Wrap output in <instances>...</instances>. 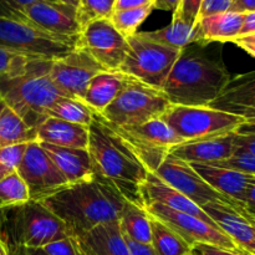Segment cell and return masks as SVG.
I'll list each match as a JSON object with an SVG mask.
<instances>
[{"mask_svg": "<svg viewBox=\"0 0 255 255\" xmlns=\"http://www.w3.org/2000/svg\"><path fill=\"white\" fill-rule=\"evenodd\" d=\"M76 49L87 52L106 71H119L128 52V42L115 29L111 20L100 19L82 27Z\"/></svg>", "mask_w": 255, "mask_h": 255, "instance_id": "obj_11", "label": "cell"}, {"mask_svg": "<svg viewBox=\"0 0 255 255\" xmlns=\"http://www.w3.org/2000/svg\"><path fill=\"white\" fill-rule=\"evenodd\" d=\"M31 57L36 56H31V55L24 54V52L14 51V50L0 46V76L10 74Z\"/></svg>", "mask_w": 255, "mask_h": 255, "instance_id": "obj_37", "label": "cell"}, {"mask_svg": "<svg viewBox=\"0 0 255 255\" xmlns=\"http://www.w3.org/2000/svg\"><path fill=\"white\" fill-rule=\"evenodd\" d=\"M147 214L158 219L176 232L193 248L196 244H212L229 251H241L234 242L219 228L191 214L174 211L158 203H149L143 207Z\"/></svg>", "mask_w": 255, "mask_h": 255, "instance_id": "obj_12", "label": "cell"}, {"mask_svg": "<svg viewBox=\"0 0 255 255\" xmlns=\"http://www.w3.org/2000/svg\"><path fill=\"white\" fill-rule=\"evenodd\" d=\"M57 1L65 2V4H70L72 5V6H76V7H77V4H79V0H57Z\"/></svg>", "mask_w": 255, "mask_h": 255, "instance_id": "obj_56", "label": "cell"}, {"mask_svg": "<svg viewBox=\"0 0 255 255\" xmlns=\"http://www.w3.org/2000/svg\"><path fill=\"white\" fill-rule=\"evenodd\" d=\"M243 206L249 214L255 217V176H253V178H252L251 183L248 186V189H247Z\"/></svg>", "mask_w": 255, "mask_h": 255, "instance_id": "obj_45", "label": "cell"}, {"mask_svg": "<svg viewBox=\"0 0 255 255\" xmlns=\"http://www.w3.org/2000/svg\"><path fill=\"white\" fill-rule=\"evenodd\" d=\"M39 1H56V0H0V11L12 15H22L24 9Z\"/></svg>", "mask_w": 255, "mask_h": 255, "instance_id": "obj_41", "label": "cell"}, {"mask_svg": "<svg viewBox=\"0 0 255 255\" xmlns=\"http://www.w3.org/2000/svg\"><path fill=\"white\" fill-rule=\"evenodd\" d=\"M96 112L90 109L84 101L70 97H61L47 112V117L62 120L71 124L89 127L94 121Z\"/></svg>", "mask_w": 255, "mask_h": 255, "instance_id": "obj_31", "label": "cell"}, {"mask_svg": "<svg viewBox=\"0 0 255 255\" xmlns=\"http://www.w3.org/2000/svg\"><path fill=\"white\" fill-rule=\"evenodd\" d=\"M234 44H238V42H244V44H252L255 45V34L251 35H244V36H239L234 40Z\"/></svg>", "mask_w": 255, "mask_h": 255, "instance_id": "obj_53", "label": "cell"}, {"mask_svg": "<svg viewBox=\"0 0 255 255\" xmlns=\"http://www.w3.org/2000/svg\"><path fill=\"white\" fill-rule=\"evenodd\" d=\"M109 125L149 172L157 171L173 147L184 143L161 119L136 126H116L110 122Z\"/></svg>", "mask_w": 255, "mask_h": 255, "instance_id": "obj_9", "label": "cell"}, {"mask_svg": "<svg viewBox=\"0 0 255 255\" xmlns=\"http://www.w3.org/2000/svg\"><path fill=\"white\" fill-rule=\"evenodd\" d=\"M229 11L241 12V14L255 11V0H232Z\"/></svg>", "mask_w": 255, "mask_h": 255, "instance_id": "obj_47", "label": "cell"}, {"mask_svg": "<svg viewBox=\"0 0 255 255\" xmlns=\"http://www.w3.org/2000/svg\"><path fill=\"white\" fill-rule=\"evenodd\" d=\"M37 141L36 128L30 127L16 112L0 100V148Z\"/></svg>", "mask_w": 255, "mask_h": 255, "instance_id": "obj_27", "label": "cell"}, {"mask_svg": "<svg viewBox=\"0 0 255 255\" xmlns=\"http://www.w3.org/2000/svg\"><path fill=\"white\" fill-rule=\"evenodd\" d=\"M152 10H153V5H147V6L129 10H120V11L112 12L110 20H111L115 29L122 36L128 39V37L133 36L136 34L137 29L149 16Z\"/></svg>", "mask_w": 255, "mask_h": 255, "instance_id": "obj_33", "label": "cell"}, {"mask_svg": "<svg viewBox=\"0 0 255 255\" xmlns=\"http://www.w3.org/2000/svg\"><path fill=\"white\" fill-rule=\"evenodd\" d=\"M233 133L211 139L184 142L173 147L169 154L188 163H214L231 158L234 154Z\"/></svg>", "mask_w": 255, "mask_h": 255, "instance_id": "obj_20", "label": "cell"}, {"mask_svg": "<svg viewBox=\"0 0 255 255\" xmlns=\"http://www.w3.org/2000/svg\"><path fill=\"white\" fill-rule=\"evenodd\" d=\"M192 255H194V254H193V253H192Z\"/></svg>", "mask_w": 255, "mask_h": 255, "instance_id": "obj_60", "label": "cell"}, {"mask_svg": "<svg viewBox=\"0 0 255 255\" xmlns=\"http://www.w3.org/2000/svg\"><path fill=\"white\" fill-rule=\"evenodd\" d=\"M239 47H242V49L244 50V51L248 52L249 55H252V56L255 57V45H252V44H244V42H238Z\"/></svg>", "mask_w": 255, "mask_h": 255, "instance_id": "obj_54", "label": "cell"}, {"mask_svg": "<svg viewBox=\"0 0 255 255\" xmlns=\"http://www.w3.org/2000/svg\"><path fill=\"white\" fill-rule=\"evenodd\" d=\"M202 209L242 252L255 255V217L246 211L243 204L213 202L207 203Z\"/></svg>", "mask_w": 255, "mask_h": 255, "instance_id": "obj_16", "label": "cell"}, {"mask_svg": "<svg viewBox=\"0 0 255 255\" xmlns=\"http://www.w3.org/2000/svg\"><path fill=\"white\" fill-rule=\"evenodd\" d=\"M154 174L166 182L172 188L181 192L183 196L191 199L193 203L202 208L207 203L221 202V203L238 204V202L223 196L212 188L198 173L193 169L191 163L177 157L168 154ZM242 204V203H241Z\"/></svg>", "mask_w": 255, "mask_h": 255, "instance_id": "obj_14", "label": "cell"}, {"mask_svg": "<svg viewBox=\"0 0 255 255\" xmlns=\"http://www.w3.org/2000/svg\"><path fill=\"white\" fill-rule=\"evenodd\" d=\"M169 106L171 102L162 89L126 75L124 87L116 99L97 115L116 126H136L161 119Z\"/></svg>", "mask_w": 255, "mask_h": 255, "instance_id": "obj_6", "label": "cell"}, {"mask_svg": "<svg viewBox=\"0 0 255 255\" xmlns=\"http://www.w3.org/2000/svg\"><path fill=\"white\" fill-rule=\"evenodd\" d=\"M124 236V234H122ZM125 242H126V246L128 248V252L131 255H157L154 249L152 248L151 244H141L137 243V242L132 241V239L125 237Z\"/></svg>", "mask_w": 255, "mask_h": 255, "instance_id": "obj_44", "label": "cell"}, {"mask_svg": "<svg viewBox=\"0 0 255 255\" xmlns=\"http://www.w3.org/2000/svg\"><path fill=\"white\" fill-rule=\"evenodd\" d=\"M116 0H79L76 7L77 21L81 29L90 22L100 19H110Z\"/></svg>", "mask_w": 255, "mask_h": 255, "instance_id": "obj_34", "label": "cell"}, {"mask_svg": "<svg viewBox=\"0 0 255 255\" xmlns=\"http://www.w3.org/2000/svg\"><path fill=\"white\" fill-rule=\"evenodd\" d=\"M27 144V143H26ZM26 144L0 148V181L17 169Z\"/></svg>", "mask_w": 255, "mask_h": 255, "instance_id": "obj_35", "label": "cell"}, {"mask_svg": "<svg viewBox=\"0 0 255 255\" xmlns=\"http://www.w3.org/2000/svg\"><path fill=\"white\" fill-rule=\"evenodd\" d=\"M148 1H151V2H153V1H154V0H148Z\"/></svg>", "mask_w": 255, "mask_h": 255, "instance_id": "obj_58", "label": "cell"}, {"mask_svg": "<svg viewBox=\"0 0 255 255\" xmlns=\"http://www.w3.org/2000/svg\"><path fill=\"white\" fill-rule=\"evenodd\" d=\"M147 5H153V2L148 1V0H116L114 11L136 9V7L147 6Z\"/></svg>", "mask_w": 255, "mask_h": 255, "instance_id": "obj_46", "label": "cell"}, {"mask_svg": "<svg viewBox=\"0 0 255 255\" xmlns=\"http://www.w3.org/2000/svg\"><path fill=\"white\" fill-rule=\"evenodd\" d=\"M209 164L211 166L234 169V171L242 172V173L255 176V156H252V154L234 153L231 158Z\"/></svg>", "mask_w": 255, "mask_h": 255, "instance_id": "obj_36", "label": "cell"}, {"mask_svg": "<svg viewBox=\"0 0 255 255\" xmlns=\"http://www.w3.org/2000/svg\"><path fill=\"white\" fill-rule=\"evenodd\" d=\"M186 255H192V252H191V253H189V254H186Z\"/></svg>", "mask_w": 255, "mask_h": 255, "instance_id": "obj_59", "label": "cell"}, {"mask_svg": "<svg viewBox=\"0 0 255 255\" xmlns=\"http://www.w3.org/2000/svg\"><path fill=\"white\" fill-rule=\"evenodd\" d=\"M39 143L69 184L84 181L94 174L91 158L87 149L59 147L45 142Z\"/></svg>", "mask_w": 255, "mask_h": 255, "instance_id": "obj_21", "label": "cell"}, {"mask_svg": "<svg viewBox=\"0 0 255 255\" xmlns=\"http://www.w3.org/2000/svg\"><path fill=\"white\" fill-rule=\"evenodd\" d=\"M40 202L64 222L72 237L119 221L127 203L114 184L95 172L90 178L69 184Z\"/></svg>", "mask_w": 255, "mask_h": 255, "instance_id": "obj_1", "label": "cell"}, {"mask_svg": "<svg viewBox=\"0 0 255 255\" xmlns=\"http://www.w3.org/2000/svg\"><path fill=\"white\" fill-rule=\"evenodd\" d=\"M193 25L187 24L177 16H172L171 24L167 26L153 31H137V34L156 44L183 51L186 47L193 44Z\"/></svg>", "mask_w": 255, "mask_h": 255, "instance_id": "obj_28", "label": "cell"}, {"mask_svg": "<svg viewBox=\"0 0 255 255\" xmlns=\"http://www.w3.org/2000/svg\"><path fill=\"white\" fill-rule=\"evenodd\" d=\"M51 64L52 60L31 57L10 74L0 76V100L32 128H37L55 102L65 97L50 76Z\"/></svg>", "mask_w": 255, "mask_h": 255, "instance_id": "obj_4", "label": "cell"}, {"mask_svg": "<svg viewBox=\"0 0 255 255\" xmlns=\"http://www.w3.org/2000/svg\"><path fill=\"white\" fill-rule=\"evenodd\" d=\"M121 233L141 244H151V218L143 207L127 202L119 219Z\"/></svg>", "mask_w": 255, "mask_h": 255, "instance_id": "obj_29", "label": "cell"}, {"mask_svg": "<svg viewBox=\"0 0 255 255\" xmlns=\"http://www.w3.org/2000/svg\"><path fill=\"white\" fill-rule=\"evenodd\" d=\"M16 171L26 183L31 201L40 202L69 186L39 141L26 144Z\"/></svg>", "mask_w": 255, "mask_h": 255, "instance_id": "obj_13", "label": "cell"}, {"mask_svg": "<svg viewBox=\"0 0 255 255\" xmlns=\"http://www.w3.org/2000/svg\"><path fill=\"white\" fill-rule=\"evenodd\" d=\"M194 171L213 189L223 196L243 204L247 189L253 176L204 163H191Z\"/></svg>", "mask_w": 255, "mask_h": 255, "instance_id": "obj_22", "label": "cell"}, {"mask_svg": "<svg viewBox=\"0 0 255 255\" xmlns=\"http://www.w3.org/2000/svg\"><path fill=\"white\" fill-rule=\"evenodd\" d=\"M141 197L142 201H143V207L149 203H158L174 209V211L191 214V216L197 217V218L202 219L209 224L218 226L201 207L193 203L191 199L183 196L181 192L168 186L153 172L147 173L146 181L141 186Z\"/></svg>", "mask_w": 255, "mask_h": 255, "instance_id": "obj_18", "label": "cell"}, {"mask_svg": "<svg viewBox=\"0 0 255 255\" xmlns=\"http://www.w3.org/2000/svg\"><path fill=\"white\" fill-rule=\"evenodd\" d=\"M87 151L97 176L114 184L127 202L143 207L141 186L149 171L109 122L97 114L89 126Z\"/></svg>", "mask_w": 255, "mask_h": 255, "instance_id": "obj_2", "label": "cell"}, {"mask_svg": "<svg viewBox=\"0 0 255 255\" xmlns=\"http://www.w3.org/2000/svg\"><path fill=\"white\" fill-rule=\"evenodd\" d=\"M1 224H2V211H0V231H1Z\"/></svg>", "mask_w": 255, "mask_h": 255, "instance_id": "obj_57", "label": "cell"}, {"mask_svg": "<svg viewBox=\"0 0 255 255\" xmlns=\"http://www.w3.org/2000/svg\"><path fill=\"white\" fill-rule=\"evenodd\" d=\"M0 255H10V249L6 242L0 237Z\"/></svg>", "mask_w": 255, "mask_h": 255, "instance_id": "obj_55", "label": "cell"}, {"mask_svg": "<svg viewBox=\"0 0 255 255\" xmlns=\"http://www.w3.org/2000/svg\"><path fill=\"white\" fill-rule=\"evenodd\" d=\"M237 133H251V134H255V125L252 124H246L244 122L238 129H237Z\"/></svg>", "mask_w": 255, "mask_h": 255, "instance_id": "obj_52", "label": "cell"}, {"mask_svg": "<svg viewBox=\"0 0 255 255\" xmlns=\"http://www.w3.org/2000/svg\"><path fill=\"white\" fill-rule=\"evenodd\" d=\"M255 105V70L232 77L218 99L209 107L236 114L238 110Z\"/></svg>", "mask_w": 255, "mask_h": 255, "instance_id": "obj_26", "label": "cell"}, {"mask_svg": "<svg viewBox=\"0 0 255 255\" xmlns=\"http://www.w3.org/2000/svg\"><path fill=\"white\" fill-rule=\"evenodd\" d=\"M232 76L219 60L201 49L182 51L167 76L162 91L171 105L209 106L223 92Z\"/></svg>", "mask_w": 255, "mask_h": 255, "instance_id": "obj_3", "label": "cell"}, {"mask_svg": "<svg viewBox=\"0 0 255 255\" xmlns=\"http://www.w3.org/2000/svg\"><path fill=\"white\" fill-rule=\"evenodd\" d=\"M202 2H203V0H182L178 9L173 11V16L179 17L184 22L194 26V24L198 20Z\"/></svg>", "mask_w": 255, "mask_h": 255, "instance_id": "obj_39", "label": "cell"}, {"mask_svg": "<svg viewBox=\"0 0 255 255\" xmlns=\"http://www.w3.org/2000/svg\"><path fill=\"white\" fill-rule=\"evenodd\" d=\"M37 141L59 147L87 149L89 127L47 117L36 128Z\"/></svg>", "mask_w": 255, "mask_h": 255, "instance_id": "obj_24", "label": "cell"}, {"mask_svg": "<svg viewBox=\"0 0 255 255\" xmlns=\"http://www.w3.org/2000/svg\"><path fill=\"white\" fill-rule=\"evenodd\" d=\"M106 71L87 52L76 49L60 59L52 60L50 76L56 89L70 99L81 100L94 76Z\"/></svg>", "mask_w": 255, "mask_h": 255, "instance_id": "obj_15", "label": "cell"}, {"mask_svg": "<svg viewBox=\"0 0 255 255\" xmlns=\"http://www.w3.org/2000/svg\"><path fill=\"white\" fill-rule=\"evenodd\" d=\"M194 255H249L242 251H229L212 244H196L192 249Z\"/></svg>", "mask_w": 255, "mask_h": 255, "instance_id": "obj_43", "label": "cell"}, {"mask_svg": "<svg viewBox=\"0 0 255 255\" xmlns=\"http://www.w3.org/2000/svg\"><path fill=\"white\" fill-rule=\"evenodd\" d=\"M126 74L121 71H102L89 82L82 101L96 114H101L122 90Z\"/></svg>", "mask_w": 255, "mask_h": 255, "instance_id": "obj_25", "label": "cell"}, {"mask_svg": "<svg viewBox=\"0 0 255 255\" xmlns=\"http://www.w3.org/2000/svg\"><path fill=\"white\" fill-rule=\"evenodd\" d=\"M70 236L64 222L41 202L30 199L22 206L2 211L0 237L7 246L44 248L52 242Z\"/></svg>", "mask_w": 255, "mask_h": 255, "instance_id": "obj_5", "label": "cell"}, {"mask_svg": "<svg viewBox=\"0 0 255 255\" xmlns=\"http://www.w3.org/2000/svg\"><path fill=\"white\" fill-rule=\"evenodd\" d=\"M182 0H154L153 10H164V11H176Z\"/></svg>", "mask_w": 255, "mask_h": 255, "instance_id": "obj_49", "label": "cell"}, {"mask_svg": "<svg viewBox=\"0 0 255 255\" xmlns=\"http://www.w3.org/2000/svg\"><path fill=\"white\" fill-rule=\"evenodd\" d=\"M234 115H238V116L243 117L246 124H252L255 125V105L251 107H246V109L238 110Z\"/></svg>", "mask_w": 255, "mask_h": 255, "instance_id": "obj_50", "label": "cell"}, {"mask_svg": "<svg viewBox=\"0 0 255 255\" xmlns=\"http://www.w3.org/2000/svg\"><path fill=\"white\" fill-rule=\"evenodd\" d=\"M128 52L119 71L133 76L149 86L162 89L182 50L172 49L141 37L138 34L127 39Z\"/></svg>", "mask_w": 255, "mask_h": 255, "instance_id": "obj_10", "label": "cell"}, {"mask_svg": "<svg viewBox=\"0 0 255 255\" xmlns=\"http://www.w3.org/2000/svg\"><path fill=\"white\" fill-rule=\"evenodd\" d=\"M76 238L84 255H131L119 221L97 226Z\"/></svg>", "mask_w": 255, "mask_h": 255, "instance_id": "obj_23", "label": "cell"}, {"mask_svg": "<svg viewBox=\"0 0 255 255\" xmlns=\"http://www.w3.org/2000/svg\"><path fill=\"white\" fill-rule=\"evenodd\" d=\"M163 120L184 142L211 139L237 132L243 117L209 106L171 105L162 115Z\"/></svg>", "mask_w": 255, "mask_h": 255, "instance_id": "obj_8", "label": "cell"}, {"mask_svg": "<svg viewBox=\"0 0 255 255\" xmlns=\"http://www.w3.org/2000/svg\"><path fill=\"white\" fill-rule=\"evenodd\" d=\"M9 248H12L17 255H47L41 248H22V247H12L9 246Z\"/></svg>", "mask_w": 255, "mask_h": 255, "instance_id": "obj_51", "label": "cell"}, {"mask_svg": "<svg viewBox=\"0 0 255 255\" xmlns=\"http://www.w3.org/2000/svg\"><path fill=\"white\" fill-rule=\"evenodd\" d=\"M251 34H255V11L244 14L243 26H242L241 35H239V36H244V35Z\"/></svg>", "mask_w": 255, "mask_h": 255, "instance_id": "obj_48", "label": "cell"}, {"mask_svg": "<svg viewBox=\"0 0 255 255\" xmlns=\"http://www.w3.org/2000/svg\"><path fill=\"white\" fill-rule=\"evenodd\" d=\"M47 255H84L76 237H66L41 248Z\"/></svg>", "mask_w": 255, "mask_h": 255, "instance_id": "obj_38", "label": "cell"}, {"mask_svg": "<svg viewBox=\"0 0 255 255\" xmlns=\"http://www.w3.org/2000/svg\"><path fill=\"white\" fill-rule=\"evenodd\" d=\"M22 15L40 29L59 35L77 37L81 26L77 21L76 6L61 1H39L24 9Z\"/></svg>", "mask_w": 255, "mask_h": 255, "instance_id": "obj_17", "label": "cell"}, {"mask_svg": "<svg viewBox=\"0 0 255 255\" xmlns=\"http://www.w3.org/2000/svg\"><path fill=\"white\" fill-rule=\"evenodd\" d=\"M77 37L50 34L24 15L0 11V46L36 57L56 60L76 47Z\"/></svg>", "mask_w": 255, "mask_h": 255, "instance_id": "obj_7", "label": "cell"}, {"mask_svg": "<svg viewBox=\"0 0 255 255\" xmlns=\"http://www.w3.org/2000/svg\"><path fill=\"white\" fill-rule=\"evenodd\" d=\"M234 153H247L255 156V134L234 132Z\"/></svg>", "mask_w": 255, "mask_h": 255, "instance_id": "obj_40", "label": "cell"}, {"mask_svg": "<svg viewBox=\"0 0 255 255\" xmlns=\"http://www.w3.org/2000/svg\"><path fill=\"white\" fill-rule=\"evenodd\" d=\"M244 14L224 11L197 20L193 29V44L204 47L211 42H233L241 35Z\"/></svg>", "mask_w": 255, "mask_h": 255, "instance_id": "obj_19", "label": "cell"}, {"mask_svg": "<svg viewBox=\"0 0 255 255\" xmlns=\"http://www.w3.org/2000/svg\"><path fill=\"white\" fill-rule=\"evenodd\" d=\"M149 218L152 231L151 246L157 255H186L191 253L193 248L176 232L158 219L151 216Z\"/></svg>", "mask_w": 255, "mask_h": 255, "instance_id": "obj_30", "label": "cell"}, {"mask_svg": "<svg viewBox=\"0 0 255 255\" xmlns=\"http://www.w3.org/2000/svg\"><path fill=\"white\" fill-rule=\"evenodd\" d=\"M29 201V189L17 171L0 181V211L22 206Z\"/></svg>", "mask_w": 255, "mask_h": 255, "instance_id": "obj_32", "label": "cell"}, {"mask_svg": "<svg viewBox=\"0 0 255 255\" xmlns=\"http://www.w3.org/2000/svg\"><path fill=\"white\" fill-rule=\"evenodd\" d=\"M231 5L232 0H203L201 10H199L198 20L201 19V17L208 16V15L229 11Z\"/></svg>", "mask_w": 255, "mask_h": 255, "instance_id": "obj_42", "label": "cell"}]
</instances>
